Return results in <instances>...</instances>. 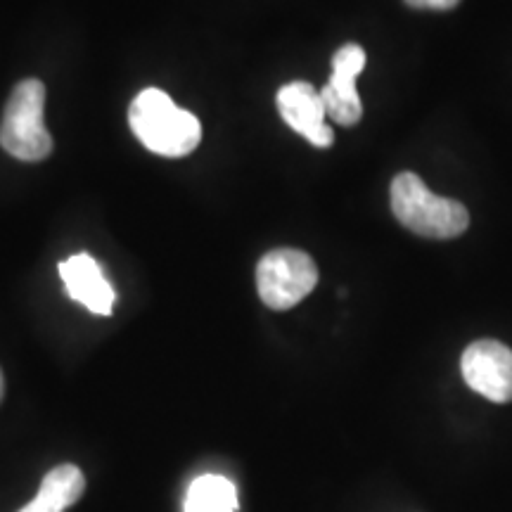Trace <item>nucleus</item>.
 I'll return each instance as SVG.
<instances>
[{"label":"nucleus","instance_id":"f257e3e1","mask_svg":"<svg viewBox=\"0 0 512 512\" xmlns=\"http://www.w3.org/2000/svg\"><path fill=\"white\" fill-rule=\"evenodd\" d=\"M128 124L147 150L162 157L190 155L202 140L200 119L176 107V102L159 88H145L133 98Z\"/></svg>","mask_w":512,"mask_h":512},{"label":"nucleus","instance_id":"f03ea898","mask_svg":"<svg viewBox=\"0 0 512 512\" xmlns=\"http://www.w3.org/2000/svg\"><path fill=\"white\" fill-rule=\"evenodd\" d=\"M392 211L403 228L432 240L458 238L470 226V214L463 204L434 195L411 171H403L392 181Z\"/></svg>","mask_w":512,"mask_h":512},{"label":"nucleus","instance_id":"7ed1b4c3","mask_svg":"<svg viewBox=\"0 0 512 512\" xmlns=\"http://www.w3.org/2000/svg\"><path fill=\"white\" fill-rule=\"evenodd\" d=\"M46 86L38 79L19 81L0 119V147L19 162H41L53 152L46 119Z\"/></svg>","mask_w":512,"mask_h":512},{"label":"nucleus","instance_id":"20e7f679","mask_svg":"<svg viewBox=\"0 0 512 512\" xmlns=\"http://www.w3.org/2000/svg\"><path fill=\"white\" fill-rule=\"evenodd\" d=\"M318 285V266L302 249H273L256 266V290L273 311L304 302Z\"/></svg>","mask_w":512,"mask_h":512},{"label":"nucleus","instance_id":"39448f33","mask_svg":"<svg viewBox=\"0 0 512 512\" xmlns=\"http://www.w3.org/2000/svg\"><path fill=\"white\" fill-rule=\"evenodd\" d=\"M460 370L467 387L494 403L512 401V349L496 339H479L465 349Z\"/></svg>","mask_w":512,"mask_h":512},{"label":"nucleus","instance_id":"423d86ee","mask_svg":"<svg viewBox=\"0 0 512 512\" xmlns=\"http://www.w3.org/2000/svg\"><path fill=\"white\" fill-rule=\"evenodd\" d=\"M366 67V50L347 43L332 57L330 81L320 88L325 112L339 126H354L363 117V102L356 91L358 74Z\"/></svg>","mask_w":512,"mask_h":512},{"label":"nucleus","instance_id":"0eeeda50","mask_svg":"<svg viewBox=\"0 0 512 512\" xmlns=\"http://www.w3.org/2000/svg\"><path fill=\"white\" fill-rule=\"evenodd\" d=\"M278 102L280 117L285 119V124L292 128L294 133L304 136L313 147H330L335 140L332 128L325 124V112L323 98L320 91L306 81H292L285 83L275 95Z\"/></svg>","mask_w":512,"mask_h":512},{"label":"nucleus","instance_id":"6e6552de","mask_svg":"<svg viewBox=\"0 0 512 512\" xmlns=\"http://www.w3.org/2000/svg\"><path fill=\"white\" fill-rule=\"evenodd\" d=\"M60 278L69 297L95 316H110L114 306V290L110 280L105 278L98 261L91 254L81 252L69 256L60 264Z\"/></svg>","mask_w":512,"mask_h":512},{"label":"nucleus","instance_id":"1a4fd4ad","mask_svg":"<svg viewBox=\"0 0 512 512\" xmlns=\"http://www.w3.org/2000/svg\"><path fill=\"white\" fill-rule=\"evenodd\" d=\"M185 512H235L238 491L230 479L221 475H202L190 484L185 496Z\"/></svg>","mask_w":512,"mask_h":512},{"label":"nucleus","instance_id":"9d476101","mask_svg":"<svg viewBox=\"0 0 512 512\" xmlns=\"http://www.w3.org/2000/svg\"><path fill=\"white\" fill-rule=\"evenodd\" d=\"M86 491V479L83 472L76 465H57L43 477L38 496L46 498L48 503H53L55 508H69L74 505Z\"/></svg>","mask_w":512,"mask_h":512},{"label":"nucleus","instance_id":"9b49d317","mask_svg":"<svg viewBox=\"0 0 512 512\" xmlns=\"http://www.w3.org/2000/svg\"><path fill=\"white\" fill-rule=\"evenodd\" d=\"M415 10H453L460 0H403Z\"/></svg>","mask_w":512,"mask_h":512},{"label":"nucleus","instance_id":"f8f14e48","mask_svg":"<svg viewBox=\"0 0 512 512\" xmlns=\"http://www.w3.org/2000/svg\"><path fill=\"white\" fill-rule=\"evenodd\" d=\"M19 512H64V510H60V508H55V505H53V503H48V501H46V498L36 496V498H34V501H31V503H27V505H24V508H22V510H19Z\"/></svg>","mask_w":512,"mask_h":512},{"label":"nucleus","instance_id":"ddd939ff","mask_svg":"<svg viewBox=\"0 0 512 512\" xmlns=\"http://www.w3.org/2000/svg\"><path fill=\"white\" fill-rule=\"evenodd\" d=\"M3 392H5V384H3V373H0V401H3Z\"/></svg>","mask_w":512,"mask_h":512}]
</instances>
